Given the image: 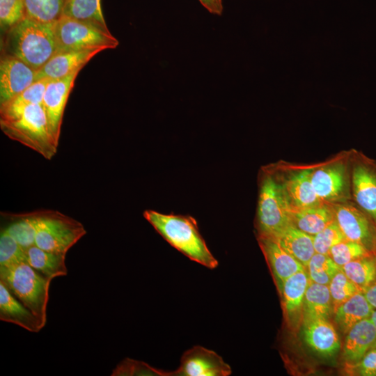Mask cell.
Returning <instances> with one entry per match:
<instances>
[{
	"label": "cell",
	"mask_w": 376,
	"mask_h": 376,
	"mask_svg": "<svg viewBox=\"0 0 376 376\" xmlns=\"http://www.w3.org/2000/svg\"><path fill=\"white\" fill-rule=\"evenodd\" d=\"M42 212L43 210L22 214H8V224L1 230L7 232L26 250L35 244Z\"/></svg>",
	"instance_id": "cell-23"
},
{
	"label": "cell",
	"mask_w": 376,
	"mask_h": 376,
	"mask_svg": "<svg viewBox=\"0 0 376 376\" xmlns=\"http://www.w3.org/2000/svg\"><path fill=\"white\" fill-rule=\"evenodd\" d=\"M79 71L61 78L49 79L45 88L42 105L50 132L58 144L65 105Z\"/></svg>",
	"instance_id": "cell-12"
},
{
	"label": "cell",
	"mask_w": 376,
	"mask_h": 376,
	"mask_svg": "<svg viewBox=\"0 0 376 376\" xmlns=\"http://www.w3.org/2000/svg\"><path fill=\"white\" fill-rule=\"evenodd\" d=\"M54 28L57 52L105 50L115 49L119 45L109 31L65 15L54 22Z\"/></svg>",
	"instance_id": "cell-6"
},
{
	"label": "cell",
	"mask_w": 376,
	"mask_h": 376,
	"mask_svg": "<svg viewBox=\"0 0 376 376\" xmlns=\"http://www.w3.org/2000/svg\"><path fill=\"white\" fill-rule=\"evenodd\" d=\"M340 269L329 255L316 252L306 267L311 281L327 285Z\"/></svg>",
	"instance_id": "cell-31"
},
{
	"label": "cell",
	"mask_w": 376,
	"mask_h": 376,
	"mask_svg": "<svg viewBox=\"0 0 376 376\" xmlns=\"http://www.w3.org/2000/svg\"><path fill=\"white\" fill-rule=\"evenodd\" d=\"M310 279L306 269L298 272L285 279L279 288L287 320L295 327L303 319L305 292Z\"/></svg>",
	"instance_id": "cell-17"
},
{
	"label": "cell",
	"mask_w": 376,
	"mask_h": 376,
	"mask_svg": "<svg viewBox=\"0 0 376 376\" xmlns=\"http://www.w3.org/2000/svg\"><path fill=\"white\" fill-rule=\"evenodd\" d=\"M334 313L332 300L327 285L309 281L305 292L302 322L329 319Z\"/></svg>",
	"instance_id": "cell-25"
},
{
	"label": "cell",
	"mask_w": 376,
	"mask_h": 376,
	"mask_svg": "<svg viewBox=\"0 0 376 376\" xmlns=\"http://www.w3.org/2000/svg\"><path fill=\"white\" fill-rule=\"evenodd\" d=\"M351 188L357 205L376 225V163L363 155L351 171Z\"/></svg>",
	"instance_id": "cell-10"
},
{
	"label": "cell",
	"mask_w": 376,
	"mask_h": 376,
	"mask_svg": "<svg viewBox=\"0 0 376 376\" xmlns=\"http://www.w3.org/2000/svg\"><path fill=\"white\" fill-rule=\"evenodd\" d=\"M258 240L279 287L290 276L306 269L301 263L284 250L275 240L258 237Z\"/></svg>",
	"instance_id": "cell-18"
},
{
	"label": "cell",
	"mask_w": 376,
	"mask_h": 376,
	"mask_svg": "<svg viewBox=\"0 0 376 376\" xmlns=\"http://www.w3.org/2000/svg\"><path fill=\"white\" fill-rule=\"evenodd\" d=\"M302 334L308 346L320 355L333 356L340 348L338 335L327 319L302 322Z\"/></svg>",
	"instance_id": "cell-16"
},
{
	"label": "cell",
	"mask_w": 376,
	"mask_h": 376,
	"mask_svg": "<svg viewBox=\"0 0 376 376\" xmlns=\"http://www.w3.org/2000/svg\"><path fill=\"white\" fill-rule=\"evenodd\" d=\"M86 233L79 221L58 211L43 210L35 245L47 251L66 255Z\"/></svg>",
	"instance_id": "cell-7"
},
{
	"label": "cell",
	"mask_w": 376,
	"mask_h": 376,
	"mask_svg": "<svg viewBox=\"0 0 376 376\" xmlns=\"http://www.w3.org/2000/svg\"><path fill=\"white\" fill-rule=\"evenodd\" d=\"M370 319L372 320L373 324H374V326L375 327V329H376V309H375L370 316Z\"/></svg>",
	"instance_id": "cell-41"
},
{
	"label": "cell",
	"mask_w": 376,
	"mask_h": 376,
	"mask_svg": "<svg viewBox=\"0 0 376 376\" xmlns=\"http://www.w3.org/2000/svg\"><path fill=\"white\" fill-rule=\"evenodd\" d=\"M230 366L215 352L200 345L185 351L171 376H228Z\"/></svg>",
	"instance_id": "cell-11"
},
{
	"label": "cell",
	"mask_w": 376,
	"mask_h": 376,
	"mask_svg": "<svg viewBox=\"0 0 376 376\" xmlns=\"http://www.w3.org/2000/svg\"><path fill=\"white\" fill-rule=\"evenodd\" d=\"M200 3L210 13L215 15H221L222 13V3L219 0H198Z\"/></svg>",
	"instance_id": "cell-39"
},
{
	"label": "cell",
	"mask_w": 376,
	"mask_h": 376,
	"mask_svg": "<svg viewBox=\"0 0 376 376\" xmlns=\"http://www.w3.org/2000/svg\"><path fill=\"white\" fill-rule=\"evenodd\" d=\"M376 343V329L370 318L354 324L346 334L343 357L345 363L359 361Z\"/></svg>",
	"instance_id": "cell-19"
},
{
	"label": "cell",
	"mask_w": 376,
	"mask_h": 376,
	"mask_svg": "<svg viewBox=\"0 0 376 376\" xmlns=\"http://www.w3.org/2000/svg\"><path fill=\"white\" fill-rule=\"evenodd\" d=\"M26 261V250L7 232L1 230L0 267H10Z\"/></svg>",
	"instance_id": "cell-33"
},
{
	"label": "cell",
	"mask_w": 376,
	"mask_h": 376,
	"mask_svg": "<svg viewBox=\"0 0 376 376\" xmlns=\"http://www.w3.org/2000/svg\"><path fill=\"white\" fill-rule=\"evenodd\" d=\"M37 72L19 58L3 54L0 60V106L36 81Z\"/></svg>",
	"instance_id": "cell-13"
},
{
	"label": "cell",
	"mask_w": 376,
	"mask_h": 376,
	"mask_svg": "<svg viewBox=\"0 0 376 376\" xmlns=\"http://www.w3.org/2000/svg\"><path fill=\"white\" fill-rule=\"evenodd\" d=\"M311 180L319 198L325 203H338L350 198L351 174L343 162L311 169Z\"/></svg>",
	"instance_id": "cell-8"
},
{
	"label": "cell",
	"mask_w": 376,
	"mask_h": 376,
	"mask_svg": "<svg viewBox=\"0 0 376 376\" xmlns=\"http://www.w3.org/2000/svg\"><path fill=\"white\" fill-rule=\"evenodd\" d=\"M26 17L23 0H0V24L6 32Z\"/></svg>",
	"instance_id": "cell-37"
},
{
	"label": "cell",
	"mask_w": 376,
	"mask_h": 376,
	"mask_svg": "<svg viewBox=\"0 0 376 376\" xmlns=\"http://www.w3.org/2000/svg\"><path fill=\"white\" fill-rule=\"evenodd\" d=\"M374 310L364 294L357 292L334 311V320L342 332L346 334L354 324L370 318Z\"/></svg>",
	"instance_id": "cell-22"
},
{
	"label": "cell",
	"mask_w": 376,
	"mask_h": 376,
	"mask_svg": "<svg viewBox=\"0 0 376 376\" xmlns=\"http://www.w3.org/2000/svg\"><path fill=\"white\" fill-rule=\"evenodd\" d=\"M341 269L359 292L363 293L376 279V254L352 260Z\"/></svg>",
	"instance_id": "cell-29"
},
{
	"label": "cell",
	"mask_w": 376,
	"mask_h": 376,
	"mask_svg": "<svg viewBox=\"0 0 376 376\" xmlns=\"http://www.w3.org/2000/svg\"><path fill=\"white\" fill-rule=\"evenodd\" d=\"M219 1H221V0H219Z\"/></svg>",
	"instance_id": "cell-43"
},
{
	"label": "cell",
	"mask_w": 376,
	"mask_h": 376,
	"mask_svg": "<svg viewBox=\"0 0 376 376\" xmlns=\"http://www.w3.org/2000/svg\"><path fill=\"white\" fill-rule=\"evenodd\" d=\"M263 171L256 213L258 237L276 240L292 225L290 210L278 178L269 168Z\"/></svg>",
	"instance_id": "cell-5"
},
{
	"label": "cell",
	"mask_w": 376,
	"mask_h": 376,
	"mask_svg": "<svg viewBox=\"0 0 376 376\" xmlns=\"http://www.w3.org/2000/svg\"><path fill=\"white\" fill-rule=\"evenodd\" d=\"M375 254L367 249L362 244L347 239L335 244L330 250L329 256L341 268L345 264L371 255Z\"/></svg>",
	"instance_id": "cell-32"
},
{
	"label": "cell",
	"mask_w": 376,
	"mask_h": 376,
	"mask_svg": "<svg viewBox=\"0 0 376 376\" xmlns=\"http://www.w3.org/2000/svg\"><path fill=\"white\" fill-rule=\"evenodd\" d=\"M280 182L290 210L325 203L319 198L313 187L311 169L299 171Z\"/></svg>",
	"instance_id": "cell-15"
},
{
	"label": "cell",
	"mask_w": 376,
	"mask_h": 376,
	"mask_svg": "<svg viewBox=\"0 0 376 376\" xmlns=\"http://www.w3.org/2000/svg\"><path fill=\"white\" fill-rule=\"evenodd\" d=\"M290 217L293 226L312 236L335 220L332 206L328 203L290 210Z\"/></svg>",
	"instance_id": "cell-21"
},
{
	"label": "cell",
	"mask_w": 376,
	"mask_h": 376,
	"mask_svg": "<svg viewBox=\"0 0 376 376\" xmlns=\"http://www.w3.org/2000/svg\"><path fill=\"white\" fill-rule=\"evenodd\" d=\"M0 320L33 333L41 330L36 317L0 281Z\"/></svg>",
	"instance_id": "cell-20"
},
{
	"label": "cell",
	"mask_w": 376,
	"mask_h": 376,
	"mask_svg": "<svg viewBox=\"0 0 376 376\" xmlns=\"http://www.w3.org/2000/svg\"><path fill=\"white\" fill-rule=\"evenodd\" d=\"M143 217L169 244L190 260L210 269L218 266L193 217L152 210L144 211Z\"/></svg>",
	"instance_id": "cell-1"
},
{
	"label": "cell",
	"mask_w": 376,
	"mask_h": 376,
	"mask_svg": "<svg viewBox=\"0 0 376 376\" xmlns=\"http://www.w3.org/2000/svg\"><path fill=\"white\" fill-rule=\"evenodd\" d=\"M3 133L50 160L56 153L58 144L49 127L42 104L24 107L17 115L9 119H0Z\"/></svg>",
	"instance_id": "cell-3"
},
{
	"label": "cell",
	"mask_w": 376,
	"mask_h": 376,
	"mask_svg": "<svg viewBox=\"0 0 376 376\" xmlns=\"http://www.w3.org/2000/svg\"><path fill=\"white\" fill-rule=\"evenodd\" d=\"M111 376H171L167 372L154 368L146 362L125 358L112 370Z\"/></svg>",
	"instance_id": "cell-34"
},
{
	"label": "cell",
	"mask_w": 376,
	"mask_h": 376,
	"mask_svg": "<svg viewBox=\"0 0 376 376\" xmlns=\"http://www.w3.org/2000/svg\"><path fill=\"white\" fill-rule=\"evenodd\" d=\"M49 79L37 80L22 93L0 106V119H9L17 115L30 104L42 103L43 96Z\"/></svg>",
	"instance_id": "cell-27"
},
{
	"label": "cell",
	"mask_w": 376,
	"mask_h": 376,
	"mask_svg": "<svg viewBox=\"0 0 376 376\" xmlns=\"http://www.w3.org/2000/svg\"><path fill=\"white\" fill-rule=\"evenodd\" d=\"M344 368L349 375L376 376V348L370 349L356 363H345Z\"/></svg>",
	"instance_id": "cell-38"
},
{
	"label": "cell",
	"mask_w": 376,
	"mask_h": 376,
	"mask_svg": "<svg viewBox=\"0 0 376 376\" xmlns=\"http://www.w3.org/2000/svg\"><path fill=\"white\" fill-rule=\"evenodd\" d=\"M100 49L80 51L57 52L38 71L36 79H58L65 77L82 68L97 54Z\"/></svg>",
	"instance_id": "cell-14"
},
{
	"label": "cell",
	"mask_w": 376,
	"mask_h": 376,
	"mask_svg": "<svg viewBox=\"0 0 376 376\" xmlns=\"http://www.w3.org/2000/svg\"><path fill=\"white\" fill-rule=\"evenodd\" d=\"M366 298L374 309H376V279L364 291Z\"/></svg>",
	"instance_id": "cell-40"
},
{
	"label": "cell",
	"mask_w": 376,
	"mask_h": 376,
	"mask_svg": "<svg viewBox=\"0 0 376 376\" xmlns=\"http://www.w3.org/2000/svg\"><path fill=\"white\" fill-rule=\"evenodd\" d=\"M275 240L305 267L315 253L313 236L292 224Z\"/></svg>",
	"instance_id": "cell-26"
},
{
	"label": "cell",
	"mask_w": 376,
	"mask_h": 376,
	"mask_svg": "<svg viewBox=\"0 0 376 376\" xmlns=\"http://www.w3.org/2000/svg\"><path fill=\"white\" fill-rule=\"evenodd\" d=\"M0 281L32 312L42 329L47 322L52 279L45 277L24 261L10 267H0Z\"/></svg>",
	"instance_id": "cell-4"
},
{
	"label": "cell",
	"mask_w": 376,
	"mask_h": 376,
	"mask_svg": "<svg viewBox=\"0 0 376 376\" xmlns=\"http://www.w3.org/2000/svg\"><path fill=\"white\" fill-rule=\"evenodd\" d=\"M316 253L329 255L331 249L346 239L336 220L313 236Z\"/></svg>",
	"instance_id": "cell-36"
},
{
	"label": "cell",
	"mask_w": 376,
	"mask_h": 376,
	"mask_svg": "<svg viewBox=\"0 0 376 376\" xmlns=\"http://www.w3.org/2000/svg\"><path fill=\"white\" fill-rule=\"evenodd\" d=\"M26 262L38 273L52 280L68 274L65 254L47 251L35 244L26 249Z\"/></svg>",
	"instance_id": "cell-24"
},
{
	"label": "cell",
	"mask_w": 376,
	"mask_h": 376,
	"mask_svg": "<svg viewBox=\"0 0 376 376\" xmlns=\"http://www.w3.org/2000/svg\"><path fill=\"white\" fill-rule=\"evenodd\" d=\"M62 15L109 31L102 14L100 0H65Z\"/></svg>",
	"instance_id": "cell-28"
},
{
	"label": "cell",
	"mask_w": 376,
	"mask_h": 376,
	"mask_svg": "<svg viewBox=\"0 0 376 376\" xmlns=\"http://www.w3.org/2000/svg\"><path fill=\"white\" fill-rule=\"evenodd\" d=\"M54 24L25 17L6 32L3 54L38 71L57 52Z\"/></svg>",
	"instance_id": "cell-2"
},
{
	"label": "cell",
	"mask_w": 376,
	"mask_h": 376,
	"mask_svg": "<svg viewBox=\"0 0 376 376\" xmlns=\"http://www.w3.org/2000/svg\"><path fill=\"white\" fill-rule=\"evenodd\" d=\"M374 347H375L376 348V343H375V346H374Z\"/></svg>",
	"instance_id": "cell-42"
},
{
	"label": "cell",
	"mask_w": 376,
	"mask_h": 376,
	"mask_svg": "<svg viewBox=\"0 0 376 376\" xmlns=\"http://www.w3.org/2000/svg\"><path fill=\"white\" fill-rule=\"evenodd\" d=\"M334 311L356 292H359L354 284L347 278L340 268L328 285Z\"/></svg>",
	"instance_id": "cell-35"
},
{
	"label": "cell",
	"mask_w": 376,
	"mask_h": 376,
	"mask_svg": "<svg viewBox=\"0 0 376 376\" xmlns=\"http://www.w3.org/2000/svg\"><path fill=\"white\" fill-rule=\"evenodd\" d=\"M335 220L346 239L376 254V225L357 205L347 201L331 205Z\"/></svg>",
	"instance_id": "cell-9"
},
{
	"label": "cell",
	"mask_w": 376,
	"mask_h": 376,
	"mask_svg": "<svg viewBox=\"0 0 376 376\" xmlns=\"http://www.w3.org/2000/svg\"><path fill=\"white\" fill-rule=\"evenodd\" d=\"M26 17L39 22L53 23L62 15L65 0H23Z\"/></svg>",
	"instance_id": "cell-30"
}]
</instances>
